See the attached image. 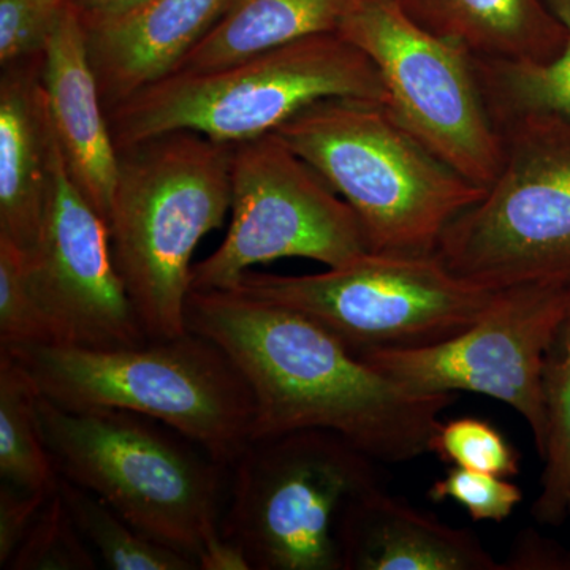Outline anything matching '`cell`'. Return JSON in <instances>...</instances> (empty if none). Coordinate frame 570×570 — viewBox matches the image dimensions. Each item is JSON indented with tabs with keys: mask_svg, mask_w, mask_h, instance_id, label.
<instances>
[{
	"mask_svg": "<svg viewBox=\"0 0 570 570\" xmlns=\"http://www.w3.org/2000/svg\"><path fill=\"white\" fill-rule=\"evenodd\" d=\"M187 332L223 348L253 393L250 442L340 434L377 463L431 453L455 393H417L363 362L313 318L232 291H190Z\"/></svg>",
	"mask_w": 570,
	"mask_h": 570,
	"instance_id": "cell-1",
	"label": "cell"
},
{
	"mask_svg": "<svg viewBox=\"0 0 570 570\" xmlns=\"http://www.w3.org/2000/svg\"><path fill=\"white\" fill-rule=\"evenodd\" d=\"M232 151L186 130L119 151L107 224L116 268L148 340L187 333L194 250L230 212Z\"/></svg>",
	"mask_w": 570,
	"mask_h": 570,
	"instance_id": "cell-2",
	"label": "cell"
},
{
	"mask_svg": "<svg viewBox=\"0 0 570 570\" xmlns=\"http://www.w3.org/2000/svg\"><path fill=\"white\" fill-rule=\"evenodd\" d=\"M354 212L367 250L433 255L485 187L442 163L384 104L326 99L276 130Z\"/></svg>",
	"mask_w": 570,
	"mask_h": 570,
	"instance_id": "cell-3",
	"label": "cell"
},
{
	"mask_svg": "<svg viewBox=\"0 0 570 570\" xmlns=\"http://www.w3.org/2000/svg\"><path fill=\"white\" fill-rule=\"evenodd\" d=\"M3 351L17 356L40 395L59 406L151 419L227 468L250 444L253 393L223 348L193 332L135 346L39 344Z\"/></svg>",
	"mask_w": 570,
	"mask_h": 570,
	"instance_id": "cell-4",
	"label": "cell"
},
{
	"mask_svg": "<svg viewBox=\"0 0 570 570\" xmlns=\"http://www.w3.org/2000/svg\"><path fill=\"white\" fill-rule=\"evenodd\" d=\"M326 99L387 102L381 75L341 33H321L195 73H171L107 111L118 151L195 132L223 145L276 132Z\"/></svg>",
	"mask_w": 570,
	"mask_h": 570,
	"instance_id": "cell-5",
	"label": "cell"
},
{
	"mask_svg": "<svg viewBox=\"0 0 570 570\" xmlns=\"http://www.w3.org/2000/svg\"><path fill=\"white\" fill-rule=\"evenodd\" d=\"M37 412L59 475L102 499L142 534L197 564L223 538L227 466L208 453L194 452L132 412L71 411L40 393Z\"/></svg>",
	"mask_w": 570,
	"mask_h": 570,
	"instance_id": "cell-6",
	"label": "cell"
},
{
	"mask_svg": "<svg viewBox=\"0 0 570 570\" xmlns=\"http://www.w3.org/2000/svg\"><path fill=\"white\" fill-rule=\"evenodd\" d=\"M498 130L501 170L436 254L453 275L490 288L570 283V121L531 115Z\"/></svg>",
	"mask_w": 570,
	"mask_h": 570,
	"instance_id": "cell-7",
	"label": "cell"
},
{
	"mask_svg": "<svg viewBox=\"0 0 570 570\" xmlns=\"http://www.w3.org/2000/svg\"><path fill=\"white\" fill-rule=\"evenodd\" d=\"M376 463L330 431L250 442L232 464L223 535L250 570H343L337 515L348 498L381 485Z\"/></svg>",
	"mask_w": 570,
	"mask_h": 570,
	"instance_id": "cell-8",
	"label": "cell"
},
{
	"mask_svg": "<svg viewBox=\"0 0 570 570\" xmlns=\"http://www.w3.org/2000/svg\"><path fill=\"white\" fill-rule=\"evenodd\" d=\"M232 292L313 318L355 355L419 347L475 324L501 288L453 275L433 255L367 253L306 276L246 272Z\"/></svg>",
	"mask_w": 570,
	"mask_h": 570,
	"instance_id": "cell-9",
	"label": "cell"
},
{
	"mask_svg": "<svg viewBox=\"0 0 570 570\" xmlns=\"http://www.w3.org/2000/svg\"><path fill=\"white\" fill-rule=\"evenodd\" d=\"M337 33L374 63L385 108L409 134L469 181L487 189L497 179L504 145L466 48L423 29L397 0H356Z\"/></svg>",
	"mask_w": 570,
	"mask_h": 570,
	"instance_id": "cell-10",
	"label": "cell"
},
{
	"mask_svg": "<svg viewBox=\"0 0 570 570\" xmlns=\"http://www.w3.org/2000/svg\"><path fill=\"white\" fill-rule=\"evenodd\" d=\"M230 212L223 245L193 266L190 291H230L279 258L336 268L367 253L351 206L276 132L234 145Z\"/></svg>",
	"mask_w": 570,
	"mask_h": 570,
	"instance_id": "cell-11",
	"label": "cell"
},
{
	"mask_svg": "<svg viewBox=\"0 0 570 570\" xmlns=\"http://www.w3.org/2000/svg\"><path fill=\"white\" fill-rule=\"evenodd\" d=\"M570 313V283L501 288L490 309L459 335L419 347L358 354L401 387L417 393L471 392L519 412L540 459L546 450L543 371Z\"/></svg>",
	"mask_w": 570,
	"mask_h": 570,
	"instance_id": "cell-12",
	"label": "cell"
},
{
	"mask_svg": "<svg viewBox=\"0 0 570 570\" xmlns=\"http://www.w3.org/2000/svg\"><path fill=\"white\" fill-rule=\"evenodd\" d=\"M26 275L52 344L111 348L148 341L116 268L107 220L71 179L59 145L50 208Z\"/></svg>",
	"mask_w": 570,
	"mask_h": 570,
	"instance_id": "cell-13",
	"label": "cell"
},
{
	"mask_svg": "<svg viewBox=\"0 0 570 570\" xmlns=\"http://www.w3.org/2000/svg\"><path fill=\"white\" fill-rule=\"evenodd\" d=\"M41 85L67 170L108 220L119 151L89 59L86 29L71 2L45 48Z\"/></svg>",
	"mask_w": 570,
	"mask_h": 570,
	"instance_id": "cell-14",
	"label": "cell"
},
{
	"mask_svg": "<svg viewBox=\"0 0 570 570\" xmlns=\"http://www.w3.org/2000/svg\"><path fill=\"white\" fill-rule=\"evenodd\" d=\"M335 534L343 570H505L474 532L420 512L382 485L344 502Z\"/></svg>",
	"mask_w": 570,
	"mask_h": 570,
	"instance_id": "cell-15",
	"label": "cell"
},
{
	"mask_svg": "<svg viewBox=\"0 0 570 570\" xmlns=\"http://www.w3.org/2000/svg\"><path fill=\"white\" fill-rule=\"evenodd\" d=\"M236 0H145L121 17L86 29L105 108L174 73Z\"/></svg>",
	"mask_w": 570,
	"mask_h": 570,
	"instance_id": "cell-16",
	"label": "cell"
},
{
	"mask_svg": "<svg viewBox=\"0 0 570 570\" xmlns=\"http://www.w3.org/2000/svg\"><path fill=\"white\" fill-rule=\"evenodd\" d=\"M41 62L43 55L11 63L0 77V236L24 257L47 220L58 146Z\"/></svg>",
	"mask_w": 570,
	"mask_h": 570,
	"instance_id": "cell-17",
	"label": "cell"
},
{
	"mask_svg": "<svg viewBox=\"0 0 570 570\" xmlns=\"http://www.w3.org/2000/svg\"><path fill=\"white\" fill-rule=\"evenodd\" d=\"M426 31L490 61H553L568 32L547 0H397Z\"/></svg>",
	"mask_w": 570,
	"mask_h": 570,
	"instance_id": "cell-18",
	"label": "cell"
},
{
	"mask_svg": "<svg viewBox=\"0 0 570 570\" xmlns=\"http://www.w3.org/2000/svg\"><path fill=\"white\" fill-rule=\"evenodd\" d=\"M356 0H236L174 73L217 69L292 41L340 31Z\"/></svg>",
	"mask_w": 570,
	"mask_h": 570,
	"instance_id": "cell-19",
	"label": "cell"
},
{
	"mask_svg": "<svg viewBox=\"0 0 570 570\" xmlns=\"http://www.w3.org/2000/svg\"><path fill=\"white\" fill-rule=\"evenodd\" d=\"M37 401L28 371L0 348V479L29 493L52 494L61 475L41 434Z\"/></svg>",
	"mask_w": 570,
	"mask_h": 570,
	"instance_id": "cell-20",
	"label": "cell"
},
{
	"mask_svg": "<svg viewBox=\"0 0 570 570\" xmlns=\"http://www.w3.org/2000/svg\"><path fill=\"white\" fill-rule=\"evenodd\" d=\"M568 32L564 50L553 61L505 62L475 58L480 88L494 126L531 115L570 121V0H547Z\"/></svg>",
	"mask_w": 570,
	"mask_h": 570,
	"instance_id": "cell-21",
	"label": "cell"
},
{
	"mask_svg": "<svg viewBox=\"0 0 570 570\" xmlns=\"http://www.w3.org/2000/svg\"><path fill=\"white\" fill-rule=\"evenodd\" d=\"M59 493L82 538L112 570H200L186 554L149 539L91 491L61 478Z\"/></svg>",
	"mask_w": 570,
	"mask_h": 570,
	"instance_id": "cell-22",
	"label": "cell"
},
{
	"mask_svg": "<svg viewBox=\"0 0 570 570\" xmlns=\"http://www.w3.org/2000/svg\"><path fill=\"white\" fill-rule=\"evenodd\" d=\"M543 403L546 450L532 517L539 523L560 527L570 517V313L547 356Z\"/></svg>",
	"mask_w": 570,
	"mask_h": 570,
	"instance_id": "cell-23",
	"label": "cell"
},
{
	"mask_svg": "<svg viewBox=\"0 0 570 570\" xmlns=\"http://www.w3.org/2000/svg\"><path fill=\"white\" fill-rule=\"evenodd\" d=\"M92 547L71 520L59 490L41 508L6 568L10 570H94Z\"/></svg>",
	"mask_w": 570,
	"mask_h": 570,
	"instance_id": "cell-24",
	"label": "cell"
},
{
	"mask_svg": "<svg viewBox=\"0 0 570 570\" xmlns=\"http://www.w3.org/2000/svg\"><path fill=\"white\" fill-rule=\"evenodd\" d=\"M431 453L452 466L513 478L520 472V455L504 434L482 419L461 417L442 422Z\"/></svg>",
	"mask_w": 570,
	"mask_h": 570,
	"instance_id": "cell-25",
	"label": "cell"
},
{
	"mask_svg": "<svg viewBox=\"0 0 570 570\" xmlns=\"http://www.w3.org/2000/svg\"><path fill=\"white\" fill-rule=\"evenodd\" d=\"M52 343L50 326L29 288L24 254L0 236V348Z\"/></svg>",
	"mask_w": 570,
	"mask_h": 570,
	"instance_id": "cell-26",
	"label": "cell"
},
{
	"mask_svg": "<svg viewBox=\"0 0 570 570\" xmlns=\"http://www.w3.org/2000/svg\"><path fill=\"white\" fill-rule=\"evenodd\" d=\"M434 502L453 501L474 521L508 520L523 501L520 487L505 478L489 472L452 466L444 478L436 480L428 491Z\"/></svg>",
	"mask_w": 570,
	"mask_h": 570,
	"instance_id": "cell-27",
	"label": "cell"
},
{
	"mask_svg": "<svg viewBox=\"0 0 570 570\" xmlns=\"http://www.w3.org/2000/svg\"><path fill=\"white\" fill-rule=\"evenodd\" d=\"M70 0H0V66L41 56Z\"/></svg>",
	"mask_w": 570,
	"mask_h": 570,
	"instance_id": "cell-28",
	"label": "cell"
},
{
	"mask_svg": "<svg viewBox=\"0 0 570 570\" xmlns=\"http://www.w3.org/2000/svg\"><path fill=\"white\" fill-rule=\"evenodd\" d=\"M52 494L29 493L2 482L0 485V566L2 568H6L11 554L20 546L45 502Z\"/></svg>",
	"mask_w": 570,
	"mask_h": 570,
	"instance_id": "cell-29",
	"label": "cell"
},
{
	"mask_svg": "<svg viewBox=\"0 0 570 570\" xmlns=\"http://www.w3.org/2000/svg\"><path fill=\"white\" fill-rule=\"evenodd\" d=\"M70 2L78 11V17H80L85 29H89L110 21L112 18L121 17L145 0H70Z\"/></svg>",
	"mask_w": 570,
	"mask_h": 570,
	"instance_id": "cell-30",
	"label": "cell"
},
{
	"mask_svg": "<svg viewBox=\"0 0 570 570\" xmlns=\"http://www.w3.org/2000/svg\"><path fill=\"white\" fill-rule=\"evenodd\" d=\"M198 566L200 570H250L245 551L224 535L205 550Z\"/></svg>",
	"mask_w": 570,
	"mask_h": 570,
	"instance_id": "cell-31",
	"label": "cell"
},
{
	"mask_svg": "<svg viewBox=\"0 0 570 570\" xmlns=\"http://www.w3.org/2000/svg\"><path fill=\"white\" fill-rule=\"evenodd\" d=\"M569 560H570V558H569Z\"/></svg>",
	"mask_w": 570,
	"mask_h": 570,
	"instance_id": "cell-32",
	"label": "cell"
}]
</instances>
